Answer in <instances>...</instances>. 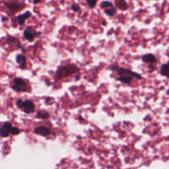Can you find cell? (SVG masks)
Returning a JSON list of instances; mask_svg holds the SVG:
<instances>
[{
  "label": "cell",
  "instance_id": "obj_1",
  "mask_svg": "<svg viewBox=\"0 0 169 169\" xmlns=\"http://www.w3.org/2000/svg\"><path fill=\"white\" fill-rule=\"evenodd\" d=\"M79 71V68L75 65H67L59 66L57 69L55 78L57 79H63L65 78H67L78 73Z\"/></svg>",
  "mask_w": 169,
  "mask_h": 169
},
{
  "label": "cell",
  "instance_id": "obj_2",
  "mask_svg": "<svg viewBox=\"0 0 169 169\" xmlns=\"http://www.w3.org/2000/svg\"><path fill=\"white\" fill-rule=\"evenodd\" d=\"M100 7L102 9H103L104 12L108 17H112L115 16V12H116V8L110 1H102L100 4Z\"/></svg>",
  "mask_w": 169,
  "mask_h": 169
},
{
  "label": "cell",
  "instance_id": "obj_3",
  "mask_svg": "<svg viewBox=\"0 0 169 169\" xmlns=\"http://www.w3.org/2000/svg\"><path fill=\"white\" fill-rule=\"evenodd\" d=\"M12 88L16 92H26L27 86L26 82L21 78H15L13 79V84L12 85Z\"/></svg>",
  "mask_w": 169,
  "mask_h": 169
},
{
  "label": "cell",
  "instance_id": "obj_4",
  "mask_svg": "<svg viewBox=\"0 0 169 169\" xmlns=\"http://www.w3.org/2000/svg\"><path fill=\"white\" fill-rule=\"evenodd\" d=\"M40 35H41V32L36 31L34 28L31 27H28L23 31V36H24L25 39L28 41H33L35 38Z\"/></svg>",
  "mask_w": 169,
  "mask_h": 169
},
{
  "label": "cell",
  "instance_id": "obj_5",
  "mask_svg": "<svg viewBox=\"0 0 169 169\" xmlns=\"http://www.w3.org/2000/svg\"><path fill=\"white\" fill-rule=\"evenodd\" d=\"M117 71V73L118 75H126V76H131V77L135 78L139 80L142 79V76L139 74V73H135V72H133L132 70L128 69H125V68H120V67H118V69H116Z\"/></svg>",
  "mask_w": 169,
  "mask_h": 169
},
{
  "label": "cell",
  "instance_id": "obj_6",
  "mask_svg": "<svg viewBox=\"0 0 169 169\" xmlns=\"http://www.w3.org/2000/svg\"><path fill=\"white\" fill-rule=\"evenodd\" d=\"M12 125L10 122H5V123L0 128V136L3 138H6L11 134V129Z\"/></svg>",
  "mask_w": 169,
  "mask_h": 169
},
{
  "label": "cell",
  "instance_id": "obj_7",
  "mask_svg": "<svg viewBox=\"0 0 169 169\" xmlns=\"http://www.w3.org/2000/svg\"><path fill=\"white\" fill-rule=\"evenodd\" d=\"M22 110L27 114H31L35 112V104L31 100L24 101Z\"/></svg>",
  "mask_w": 169,
  "mask_h": 169
},
{
  "label": "cell",
  "instance_id": "obj_8",
  "mask_svg": "<svg viewBox=\"0 0 169 169\" xmlns=\"http://www.w3.org/2000/svg\"><path fill=\"white\" fill-rule=\"evenodd\" d=\"M34 131L36 134H38V135H41V136H44V137H46L48 135H50L51 131L48 128V127L44 126V125H41V126L36 127L34 129Z\"/></svg>",
  "mask_w": 169,
  "mask_h": 169
},
{
  "label": "cell",
  "instance_id": "obj_9",
  "mask_svg": "<svg viewBox=\"0 0 169 169\" xmlns=\"http://www.w3.org/2000/svg\"><path fill=\"white\" fill-rule=\"evenodd\" d=\"M6 6H7V7H8L12 12H16L17 11H18L20 9H22L24 5H23V4L21 5V4L17 3V2H16L14 0H10L8 3L6 4Z\"/></svg>",
  "mask_w": 169,
  "mask_h": 169
},
{
  "label": "cell",
  "instance_id": "obj_10",
  "mask_svg": "<svg viewBox=\"0 0 169 169\" xmlns=\"http://www.w3.org/2000/svg\"><path fill=\"white\" fill-rule=\"evenodd\" d=\"M31 17V12L30 11H27L25 13L18 15L17 17V23L20 26H22L23 24L25 23V22L27 21L29 17Z\"/></svg>",
  "mask_w": 169,
  "mask_h": 169
},
{
  "label": "cell",
  "instance_id": "obj_11",
  "mask_svg": "<svg viewBox=\"0 0 169 169\" xmlns=\"http://www.w3.org/2000/svg\"><path fill=\"white\" fill-rule=\"evenodd\" d=\"M16 61L18 64L20 69H26L27 68V58L23 54H17L16 58Z\"/></svg>",
  "mask_w": 169,
  "mask_h": 169
},
{
  "label": "cell",
  "instance_id": "obj_12",
  "mask_svg": "<svg viewBox=\"0 0 169 169\" xmlns=\"http://www.w3.org/2000/svg\"><path fill=\"white\" fill-rule=\"evenodd\" d=\"M142 61L151 65V64H155L157 62V59L153 54H147L142 56Z\"/></svg>",
  "mask_w": 169,
  "mask_h": 169
},
{
  "label": "cell",
  "instance_id": "obj_13",
  "mask_svg": "<svg viewBox=\"0 0 169 169\" xmlns=\"http://www.w3.org/2000/svg\"><path fill=\"white\" fill-rule=\"evenodd\" d=\"M115 8L121 11H125L128 8V4L125 0H115Z\"/></svg>",
  "mask_w": 169,
  "mask_h": 169
},
{
  "label": "cell",
  "instance_id": "obj_14",
  "mask_svg": "<svg viewBox=\"0 0 169 169\" xmlns=\"http://www.w3.org/2000/svg\"><path fill=\"white\" fill-rule=\"evenodd\" d=\"M7 43H8V45H10V46H17V48H21V49H22V50H24V49H23L22 47L21 46V45H20L19 40L17 38H16V37H13V36H9V37H8V39H7ZM24 51H25V50H24Z\"/></svg>",
  "mask_w": 169,
  "mask_h": 169
},
{
  "label": "cell",
  "instance_id": "obj_15",
  "mask_svg": "<svg viewBox=\"0 0 169 169\" xmlns=\"http://www.w3.org/2000/svg\"><path fill=\"white\" fill-rule=\"evenodd\" d=\"M160 73L162 76L169 78V61L167 62L166 64L162 65L160 68Z\"/></svg>",
  "mask_w": 169,
  "mask_h": 169
},
{
  "label": "cell",
  "instance_id": "obj_16",
  "mask_svg": "<svg viewBox=\"0 0 169 169\" xmlns=\"http://www.w3.org/2000/svg\"><path fill=\"white\" fill-rule=\"evenodd\" d=\"M133 77H131V76H126V75H119V77L117 78V79L121 82L122 83H125V84H131V82L133 81Z\"/></svg>",
  "mask_w": 169,
  "mask_h": 169
},
{
  "label": "cell",
  "instance_id": "obj_17",
  "mask_svg": "<svg viewBox=\"0 0 169 169\" xmlns=\"http://www.w3.org/2000/svg\"><path fill=\"white\" fill-rule=\"evenodd\" d=\"M36 117L39 118V119H48L50 117V114L48 112L46 111H39L37 113H36Z\"/></svg>",
  "mask_w": 169,
  "mask_h": 169
},
{
  "label": "cell",
  "instance_id": "obj_18",
  "mask_svg": "<svg viewBox=\"0 0 169 169\" xmlns=\"http://www.w3.org/2000/svg\"><path fill=\"white\" fill-rule=\"evenodd\" d=\"M87 3L88 4L89 8H93L96 7V3H97V0H87Z\"/></svg>",
  "mask_w": 169,
  "mask_h": 169
},
{
  "label": "cell",
  "instance_id": "obj_19",
  "mask_svg": "<svg viewBox=\"0 0 169 169\" xmlns=\"http://www.w3.org/2000/svg\"><path fill=\"white\" fill-rule=\"evenodd\" d=\"M20 129L19 128H17V127H14V126H12V129H11V134L12 135H18L20 133Z\"/></svg>",
  "mask_w": 169,
  "mask_h": 169
},
{
  "label": "cell",
  "instance_id": "obj_20",
  "mask_svg": "<svg viewBox=\"0 0 169 169\" xmlns=\"http://www.w3.org/2000/svg\"><path fill=\"white\" fill-rule=\"evenodd\" d=\"M23 102H24V101H23L22 99H18V100H17V102H16L17 107H18L19 109H22L23 106Z\"/></svg>",
  "mask_w": 169,
  "mask_h": 169
},
{
  "label": "cell",
  "instance_id": "obj_21",
  "mask_svg": "<svg viewBox=\"0 0 169 169\" xmlns=\"http://www.w3.org/2000/svg\"><path fill=\"white\" fill-rule=\"evenodd\" d=\"M71 9L74 12H78V11H80V7H79L78 4H72V6H71Z\"/></svg>",
  "mask_w": 169,
  "mask_h": 169
},
{
  "label": "cell",
  "instance_id": "obj_22",
  "mask_svg": "<svg viewBox=\"0 0 169 169\" xmlns=\"http://www.w3.org/2000/svg\"><path fill=\"white\" fill-rule=\"evenodd\" d=\"M118 67H119V66L112 65L110 67V69H111V70H112V71H116V69H118Z\"/></svg>",
  "mask_w": 169,
  "mask_h": 169
},
{
  "label": "cell",
  "instance_id": "obj_23",
  "mask_svg": "<svg viewBox=\"0 0 169 169\" xmlns=\"http://www.w3.org/2000/svg\"><path fill=\"white\" fill-rule=\"evenodd\" d=\"M41 1V0H33V3H34L35 4H39Z\"/></svg>",
  "mask_w": 169,
  "mask_h": 169
},
{
  "label": "cell",
  "instance_id": "obj_24",
  "mask_svg": "<svg viewBox=\"0 0 169 169\" xmlns=\"http://www.w3.org/2000/svg\"><path fill=\"white\" fill-rule=\"evenodd\" d=\"M6 20H7V18H2V21H6Z\"/></svg>",
  "mask_w": 169,
  "mask_h": 169
}]
</instances>
